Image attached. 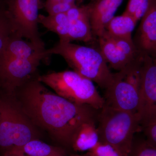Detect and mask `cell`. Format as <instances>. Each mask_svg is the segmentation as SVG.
Wrapping results in <instances>:
<instances>
[{"instance_id": "1", "label": "cell", "mask_w": 156, "mask_h": 156, "mask_svg": "<svg viewBox=\"0 0 156 156\" xmlns=\"http://www.w3.org/2000/svg\"><path fill=\"white\" fill-rule=\"evenodd\" d=\"M37 76L14 95L27 115L37 128L54 140L70 147L74 134L82 123L97 119L99 110L73 103L51 92Z\"/></svg>"}, {"instance_id": "2", "label": "cell", "mask_w": 156, "mask_h": 156, "mask_svg": "<svg viewBox=\"0 0 156 156\" xmlns=\"http://www.w3.org/2000/svg\"><path fill=\"white\" fill-rule=\"evenodd\" d=\"M41 130L23 112L14 94L0 91V152L11 156L33 139Z\"/></svg>"}, {"instance_id": "3", "label": "cell", "mask_w": 156, "mask_h": 156, "mask_svg": "<svg viewBox=\"0 0 156 156\" xmlns=\"http://www.w3.org/2000/svg\"><path fill=\"white\" fill-rule=\"evenodd\" d=\"M48 55L62 56L76 72L106 89L113 80L112 73L100 50L59 40L53 48L46 50Z\"/></svg>"}, {"instance_id": "4", "label": "cell", "mask_w": 156, "mask_h": 156, "mask_svg": "<svg viewBox=\"0 0 156 156\" xmlns=\"http://www.w3.org/2000/svg\"><path fill=\"white\" fill-rule=\"evenodd\" d=\"M138 113L125 111L105 104L99 110L97 130L99 141L110 144L123 156L131 152L134 136L141 130Z\"/></svg>"}, {"instance_id": "5", "label": "cell", "mask_w": 156, "mask_h": 156, "mask_svg": "<svg viewBox=\"0 0 156 156\" xmlns=\"http://www.w3.org/2000/svg\"><path fill=\"white\" fill-rule=\"evenodd\" d=\"M38 80L55 93L73 103L100 110L105 104L92 80L74 71H64L38 76Z\"/></svg>"}, {"instance_id": "6", "label": "cell", "mask_w": 156, "mask_h": 156, "mask_svg": "<svg viewBox=\"0 0 156 156\" xmlns=\"http://www.w3.org/2000/svg\"><path fill=\"white\" fill-rule=\"evenodd\" d=\"M41 0H8L7 10L16 32L41 49L44 44L40 36L38 28L39 10L42 8Z\"/></svg>"}, {"instance_id": "7", "label": "cell", "mask_w": 156, "mask_h": 156, "mask_svg": "<svg viewBox=\"0 0 156 156\" xmlns=\"http://www.w3.org/2000/svg\"><path fill=\"white\" fill-rule=\"evenodd\" d=\"M48 55L45 51L28 58L0 59V91L14 94L27 82L37 76L36 73L40 62Z\"/></svg>"}, {"instance_id": "8", "label": "cell", "mask_w": 156, "mask_h": 156, "mask_svg": "<svg viewBox=\"0 0 156 156\" xmlns=\"http://www.w3.org/2000/svg\"><path fill=\"white\" fill-rule=\"evenodd\" d=\"M103 98L106 105L125 111L138 113L139 91L123 79L120 71L114 74L113 80L105 89Z\"/></svg>"}, {"instance_id": "9", "label": "cell", "mask_w": 156, "mask_h": 156, "mask_svg": "<svg viewBox=\"0 0 156 156\" xmlns=\"http://www.w3.org/2000/svg\"><path fill=\"white\" fill-rule=\"evenodd\" d=\"M134 41L138 53L156 61V1L149 0Z\"/></svg>"}, {"instance_id": "10", "label": "cell", "mask_w": 156, "mask_h": 156, "mask_svg": "<svg viewBox=\"0 0 156 156\" xmlns=\"http://www.w3.org/2000/svg\"><path fill=\"white\" fill-rule=\"evenodd\" d=\"M141 56L138 112L140 115L156 106V61L149 56Z\"/></svg>"}, {"instance_id": "11", "label": "cell", "mask_w": 156, "mask_h": 156, "mask_svg": "<svg viewBox=\"0 0 156 156\" xmlns=\"http://www.w3.org/2000/svg\"><path fill=\"white\" fill-rule=\"evenodd\" d=\"M123 0H95L89 3V19L93 36L100 37L114 17Z\"/></svg>"}, {"instance_id": "12", "label": "cell", "mask_w": 156, "mask_h": 156, "mask_svg": "<svg viewBox=\"0 0 156 156\" xmlns=\"http://www.w3.org/2000/svg\"><path fill=\"white\" fill-rule=\"evenodd\" d=\"M97 119L84 122L78 128L71 143L70 147L73 150L80 152H88L99 142Z\"/></svg>"}, {"instance_id": "13", "label": "cell", "mask_w": 156, "mask_h": 156, "mask_svg": "<svg viewBox=\"0 0 156 156\" xmlns=\"http://www.w3.org/2000/svg\"><path fill=\"white\" fill-rule=\"evenodd\" d=\"M18 35L12 37L7 43L0 59L4 58H28L46 51L30 42L25 41Z\"/></svg>"}, {"instance_id": "14", "label": "cell", "mask_w": 156, "mask_h": 156, "mask_svg": "<svg viewBox=\"0 0 156 156\" xmlns=\"http://www.w3.org/2000/svg\"><path fill=\"white\" fill-rule=\"evenodd\" d=\"M98 39L99 50L105 61L112 68L120 71L126 68L133 61L119 50L106 31Z\"/></svg>"}, {"instance_id": "15", "label": "cell", "mask_w": 156, "mask_h": 156, "mask_svg": "<svg viewBox=\"0 0 156 156\" xmlns=\"http://www.w3.org/2000/svg\"><path fill=\"white\" fill-rule=\"evenodd\" d=\"M136 23L133 16L125 11L122 15L112 18L107 26L106 32L113 37L133 40L132 33Z\"/></svg>"}, {"instance_id": "16", "label": "cell", "mask_w": 156, "mask_h": 156, "mask_svg": "<svg viewBox=\"0 0 156 156\" xmlns=\"http://www.w3.org/2000/svg\"><path fill=\"white\" fill-rule=\"evenodd\" d=\"M66 156L65 151L61 147L53 146L39 139L29 141L12 156Z\"/></svg>"}, {"instance_id": "17", "label": "cell", "mask_w": 156, "mask_h": 156, "mask_svg": "<svg viewBox=\"0 0 156 156\" xmlns=\"http://www.w3.org/2000/svg\"><path fill=\"white\" fill-rule=\"evenodd\" d=\"M38 22L48 30L58 35L60 41L69 42V33L70 21L66 13L55 15L48 14V16L39 14Z\"/></svg>"}, {"instance_id": "18", "label": "cell", "mask_w": 156, "mask_h": 156, "mask_svg": "<svg viewBox=\"0 0 156 156\" xmlns=\"http://www.w3.org/2000/svg\"><path fill=\"white\" fill-rule=\"evenodd\" d=\"M93 37L89 19V6L88 4L87 5L86 11L80 17L76 20L70 21L69 40L70 42L76 40L88 43L92 41Z\"/></svg>"}, {"instance_id": "19", "label": "cell", "mask_w": 156, "mask_h": 156, "mask_svg": "<svg viewBox=\"0 0 156 156\" xmlns=\"http://www.w3.org/2000/svg\"><path fill=\"white\" fill-rule=\"evenodd\" d=\"M140 129L146 136L149 145L156 149V106L140 115Z\"/></svg>"}, {"instance_id": "20", "label": "cell", "mask_w": 156, "mask_h": 156, "mask_svg": "<svg viewBox=\"0 0 156 156\" xmlns=\"http://www.w3.org/2000/svg\"><path fill=\"white\" fill-rule=\"evenodd\" d=\"M15 35L18 34L7 10L6 2L0 6V56L9 40Z\"/></svg>"}, {"instance_id": "21", "label": "cell", "mask_w": 156, "mask_h": 156, "mask_svg": "<svg viewBox=\"0 0 156 156\" xmlns=\"http://www.w3.org/2000/svg\"><path fill=\"white\" fill-rule=\"evenodd\" d=\"M109 36L119 50L131 61L134 60L138 56L139 53L134 44L133 40L118 38L113 37L110 36Z\"/></svg>"}, {"instance_id": "22", "label": "cell", "mask_w": 156, "mask_h": 156, "mask_svg": "<svg viewBox=\"0 0 156 156\" xmlns=\"http://www.w3.org/2000/svg\"><path fill=\"white\" fill-rule=\"evenodd\" d=\"M148 3L149 0H129L125 12L133 16L137 22L145 14Z\"/></svg>"}, {"instance_id": "23", "label": "cell", "mask_w": 156, "mask_h": 156, "mask_svg": "<svg viewBox=\"0 0 156 156\" xmlns=\"http://www.w3.org/2000/svg\"><path fill=\"white\" fill-rule=\"evenodd\" d=\"M87 153L89 156H123L112 146L100 141Z\"/></svg>"}, {"instance_id": "24", "label": "cell", "mask_w": 156, "mask_h": 156, "mask_svg": "<svg viewBox=\"0 0 156 156\" xmlns=\"http://www.w3.org/2000/svg\"><path fill=\"white\" fill-rule=\"evenodd\" d=\"M128 156H156V149L149 145L145 140L136 144L134 142Z\"/></svg>"}, {"instance_id": "25", "label": "cell", "mask_w": 156, "mask_h": 156, "mask_svg": "<svg viewBox=\"0 0 156 156\" xmlns=\"http://www.w3.org/2000/svg\"><path fill=\"white\" fill-rule=\"evenodd\" d=\"M76 6V5L61 2L50 5H44V7L49 15H55L66 13L70 9Z\"/></svg>"}, {"instance_id": "26", "label": "cell", "mask_w": 156, "mask_h": 156, "mask_svg": "<svg viewBox=\"0 0 156 156\" xmlns=\"http://www.w3.org/2000/svg\"><path fill=\"white\" fill-rule=\"evenodd\" d=\"M62 2V0H47L44 5H50V4H53L59 2Z\"/></svg>"}, {"instance_id": "27", "label": "cell", "mask_w": 156, "mask_h": 156, "mask_svg": "<svg viewBox=\"0 0 156 156\" xmlns=\"http://www.w3.org/2000/svg\"><path fill=\"white\" fill-rule=\"evenodd\" d=\"M75 1L76 0H62V2H63L72 4V5H76Z\"/></svg>"}, {"instance_id": "28", "label": "cell", "mask_w": 156, "mask_h": 156, "mask_svg": "<svg viewBox=\"0 0 156 156\" xmlns=\"http://www.w3.org/2000/svg\"><path fill=\"white\" fill-rule=\"evenodd\" d=\"M70 156H89L88 155V154L87 153L84 154H72L71 155H70Z\"/></svg>"}, {"instance_id": "29", "label": "cell", "mask_w": 156, "mask_h": 156, "mask_svg": "<svg viewBox=\"0 0 156 156\" xmlns=\"http://www.w3.org/2000/svg\"><path fill=\"white\" fill-rule=\"evenodd\" d=\"M8 0H0V6L5 4Z\"/></svg>"}, {"instance_id": "30", "label": "cell", "mask_w": 156, "mask_h": 156, "mask_svg": "<svg viewBox=\"0 0 156 156\" xmlns=\"http://www.w3.org/2000/svg\"><path fill=\"white\" fill-rule=\"evenodd\" d=\"M26 156V155H22V156Z\"/></svg>"}, {"instance_id": "31", "label": "cell", "mask_w": 156, "mask_h": 156, "mask_svg": "<svg viewBox=\"0 0 156 156\" xmlns=\"http://www.w3.org/2000/svg\"></svg>"}]
</instances>
